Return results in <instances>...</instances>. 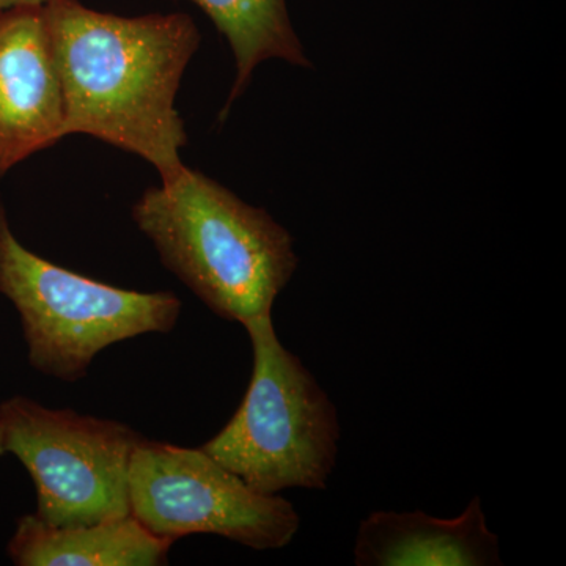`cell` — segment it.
Segmentation results:
<instances>
[{
  "mask_svg": "<svg viewBox=\"0 0 566 566\" xmlns=\"http://www.w3.org/2000/svg\"><path fill=\"white\" fill-rule=\"evenodd\" d=\"M0 293L20 314L33 370L76 382L111 345L169 334L181 301L172 292L140 293L73 273L25 249L0 205Z\"/></svg>",
  "mask_w": 566,
  "mask_h": 566,
  "instance_id": "277c9868",
  "label": "cell"
},
{
  "mask_svg": "<svg viewBox=\"0 0 566 566\" xmlns=\"http://www.w3.org/2000/svg\"><path fill=\"white\" fill-rule=\"evenodd\" d=\"M132 216L164 266L227 322L271 315L297 268L289 230L200 170L147 189Z\"/></svg>",
  "mask_w": 566,
  "mask_h": 566,
  "instance_id": "7a4b0ae2",
  "label": "cell"
},
{
  "mask_svg": "<svg viewBox=\"0 0 566 566\" xmlns=\"http://www.w3.org/2000/svg\"><path fill=\"white\" fill-rule=\"evenodd\" d=\"M0 436L32 476L33 515L43 523L87 526L132 515L129 465L145 438L128 424L17 395L0 403Z\"/></svg>",
  "mask_w": 566,
  "mask_h": 566,
  "instance_id": "5b68a950",
  "label": "cell"
},
{
  "mask_svg": "<svg viewBox=\"0 0 566 566\" xmlns=\"http://www.w3.org/2000/svg\"><path fill=\"white\" fill-rule=\"evenodd\" d=\"M132 515L158 538L218 535L252 549L289 546L301 526L285 499L253 490L200 449L144 439L129 465Z\"/></svg>",
  "mask_w": 566,
  "mask_h": 566,
  "instance_id": "8992f818",
  "label": "cell"
},
{
  "mask_svg": "<svg viewBox=\"0 0 566 566\" xmlns=\"http://www.w3.org/2000/svg\"><path fill=\"white\" fill-rule=\"evenodd\" d=\"M196 3L229 41L237 63V77L226 106L223 122L249 84L260 63L281 59L294 66L312 69L303 44L290 21L286 0H189Z\"/></svg>",
  "mask_w": 566,
  "mask_h": 566,
  "instance_id": "30bf717a",
  "label": "cell"
},
{
  "mask_svg": "<svg viewBox=\"0 0 566 566\" xmlns=\"http://www.w3.org/2000/svg\"><path fill=\"white\" fill-rule=\"evenodd\" d=\"M359 566L501 565L499 538L486 526L480 499L463 515L441 520L423 512H374L360 523Z\"/></svg>",
  "mask_w": 566,
  "mask_h": 566,
  "instance_id": "ba28073f",
  "label": "cell"
},
{
  "mask_svg": "<svg viewBox=\"0 0 566 566\" xmlns=\"http://www.w3.org/2000/svg\"><path fill=\"white\" fill-rule=\"evenodd\" d=\"M50 0H0V11L17 9V7H43Z\"/></svg>",
  "mask_w": 566,
  "mask_h": 566,
  "instance_id": "8fae6325",
  "label": "cell"
},
{
  "mask_svg": "<svg viewBox=\"0 0 566 566\" xmlns=\"http://www.w3.org/2000/svg\"><path fill=\"white\" fill-rule=\"evenodd\" d=\"M243 326L253 352L251 382L232 419L202 449L260 493L323 490L337 461V409L281 344L273 316Z\"/></svg>",
  "mask_w": 566,
  "mask_h": 566,
  "instance_id": "3957f363",
  "label": "cell"
},
{
  "mask_svg": "<svg viewBox=\"0 0 566 566\" xmlns=\"http://www.w3.org/2000/svg\"><path fill=\"white\" fill-rule=\"evenodd\" d=\"M61 76L63 136L87 134L150 163L163 182L185 169V122L175 107L200 46L186 13L118 17L80 0L44 6Z\"/></svg>",
  "mask_w": 566,
  "mask_h": 566,
  "instance_id": "6da1fadb",
  "label": "cell"
},
{
  "mask_svg": "<svg viewBox=\"0 0 566 566\" xmlns=\"http://www.w3.org/2000/svg\"><path fill=\"white\" fill-rule=\"evenodd\" d=\"M6 455V449L2 446V436H0V457Z\"/></svg>",
  "mask_w": 566,
  "mask_h": 566,
  "instance_id": "7c38bea8",
  "label": "cell"
},
{
  "mask_svg": "<svg viewBox=\"0 0 566 566\" xmlns=\"http://www.w3.org/2000/svg\"><path fill=\"white\" fill-rule=\"evenodd\" d=\"M170 546L133 515L73 527L25 515L7 553L18 566H159L169 564Z\"/></svg>",
  "mask_w": 566,
  "mask_h": 566,
  "instance_id": "9c48e42d",
  "label": "cell"
},
{
  "mask_svg": "<svg viewBox=\"0 0 566 566\" xmlns=\"http://www.w3.org/2000/svg\"><path fill=\"white\" fill-rule=\"evenodd\" d=\"M63 93L43 7L0 11V180L63 139Z\"/></svg>",
  "mask_w": 566,
  "mask_h": 566,
  "instance_id": "52a82bcc",
  "label": "cell"
}]
</instances>
